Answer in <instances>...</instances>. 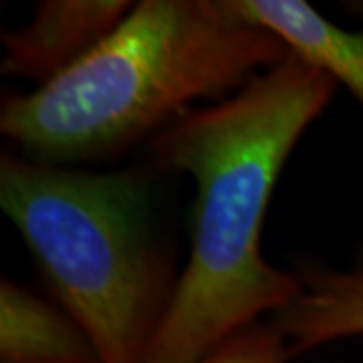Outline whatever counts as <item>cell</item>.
<instances>
[{"mask_svg":"<svg viewBox=\"0 0 363 363\" xmlns=\"http://www.w3.org/2000/svg\"><path fill=\"white\" fill-rule=\"evenodd\" d=\"M335 79L289 52L247 87L186 109L147 142L150 169L196 186L190 257L143 363H198L301 293L260 238L272 190L303 133L329 107Z\"/></svg>","mask_w":363,"mask_h":363,"instance_id":"1","label":"cell"},{"mask_svg":"<svg viewBox=\"0 0 363 363\" xmlns=\"http://www.w3.org/2000/svg\"><path fill=\"white\" fill-rule=\"evenodd\" d=\"M289 55L226 0H142L77 67L6 95L0 133L21 156L75 166L113 162L200 101H222Z\"/></svg>","mask_w":363,"mask_h":363,"instance_id":"2","label":"cell"},{"mask_svg":"<svg viewBox=\"0 0 363 363\" xmlns=\"http://www.w3.org/2000/svg\"><path fill=\"white\" fill-rule=\"evenodd\" d=\"M0 208L101 363H143L174 301L154 174L0 157Z\"/></svg>","mask_w":363,"mask_h":363,"instance_id":"3","label":"cell"},{"mask_svg":"<svg viewBox=\"0 0 363 363\" xmlns=\"http://www.w3.org/2000/svg\"><path fill=\"white\" fill-rule=\"evenodd\" d=\"M135 2L128 0H43L23 26L2 30L0 71L43 87L104 43Z\"/></svg>","mask_w":363,"mask_h":363,"instance_id":"4","label":"cell"},{"mask_svg":"<svg viewBox=\"0 0 363 363\" xmlns=\"http://www.w3.org/2000/svg\"><path fill=\"white\" fill-rule=\"evenodd\" d=\"M298 297L272 317L291 355L363 335V255L350 267L301 260Z\"/></svg>","mask_w":363,"mask_h":363,"instance_id":"5","label":"cell"},{"mask_svg":"<svg viewBox=\"0 0 363 363\" xmlns=\"http://www.w3.org/2000/svg\"><path fill=\"white\" fill-rule=\"evenodd\" d=\"M230 11L272 33L289 52L345 85L363 107V28L347 30L303 0H226Z\"/></svg>","mask_w":363,"mask_h":363,"instance_id":"6","label":"cell"},{"mask_svg":"<svg viewBox=\"0 0 363 363\" xmlns=\"http://www.w3.org/2000/svg\"><path fill=\"white\" fill-rule=\"evenodd\" d=\"M0 363H101L89 335L59 305L13 279L0 283Z\"/></svg>","mask_w":363,"mask_h":363,"instance_id":"7","label":"cell"},{"mask_svg":"<svg viewBox=\"0 0 363 363\" xmlns=\"http://www.w3.org/2000/svg\"><path fill=\"white\" fill-rule=\"evenodd\" d=\"M293 359L285 337L272 323H257L222 343L198 363H289Z\"/></svg>","mask_w":363,"mask_h":363,"instance_id":"8","label":"cell"}]
</instances>
